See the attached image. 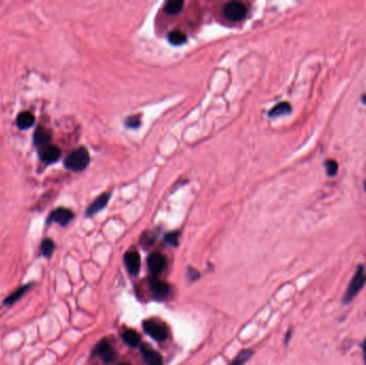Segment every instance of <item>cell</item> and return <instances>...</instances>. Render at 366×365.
Masks as SVG:
<instances>
[{
    "instance_id": "obj_19",
    "label": "cell",
    "mask_w": 366,
    "mask_h": 365,
    "mask_svg": "<svg viewBox=\"0 0 366 365\" xmlns=\"http://www.w3.org/2000/svg\"><path fill=\"white\" fill-rule=\"evenodd\" d=\"M291 111V106L287 102H282L280 104H277L276 106L270 110L269 116L270 117H280L283 115H287Z\"/></svg>"
},
{
    "instance_id": "obj_5",
    "label": "cell",
    "mask_w": 366,
    "mask_h": 365,
    "mask_svg": "<svg viewBox=\"0 0 366 365\" xmlns=\"http://www.w3.org/2000/svg\"><path fill=\"white\" fill-rule=\"evenodd\" d=\"M73 219H74V213L72 211L67 208L60 207V208H56L51 212L46 219V224L47 225H50V224L56 223L58 224V225L64 227V226H67Z\"/></svg>"
},
{
    "instance_id": "obj_15",
    "label": "cell",
    "mask_w": 366,
    "mask_h": 365,
    "mask_svg": "<svg viewBox=\"0 0 366 365\" xmlns=\"http://www.w3.org/2000/svg\"><path fill=\"white\" fill-rule=\"evenodd\" d=\"M141 352H143L145 360L148 365H163V360L160 353L151 349L150 347L145 345L141 348Z\"/></svg>"
},
{
    "instance_id": "obj_16",
    "label": "cell",
    "mask_w": 366,
    "mask_h": 365,
    "mask_svg": "<svg viewBox=\"0 0 366 365\" xmlns=\"http://www.w3.org/2000/svg\"><path fill=\"white\" fill-rule=\"evenodd\" d=\"M122 339L125 340V343L129 345L132 348H135V347H138L140 344V338L136 331L134 330H128L125 333L122 334Z\"/></svg>"
},
{
    "instance_id": "obj_14",
    "label": "cell",
    "mask_w": 366,
    "mask_h": 365,
    "mask_svg": "<svg viewBox=\"0 0 366 365\" xmlns=\"http://www.w3.org/2000/svg\"><path fill=\"white\" fill-rule=\"evenodd\" d=\"M35 118L30 111H22L16 117V126L22 131L30 129L34 125Z\"/></svg>"
},
{
    "instance_id": "obj_22",
    "label": "cell",
    "mask_w": 366,
    "mask_h": 365,
    "mask_svg": "<svg viewBox=\"0 0 366 365\" xmlns=\"http://www.w3.org/2000/svg\"><path fill=\"white\" fill-rule=\"evenodd\" d=\"M326 167H327V174L329 176H335L336 172L339 169V165L334 160H328L326 162Z\"/></svg>"
},
{
    "instance_id": "obj_1",
    "label": "cell",
    "mask_w": 366,
    "mask_h": 365,
    "mask_svg": "<svg viewBox=\"0 0 366 365\" xmlns=\"http://www.w3.org/2000/svg\"><path fill=\"white\" fill-rule=\"evenodd\" d=\"M89 163L90 156L85 147H79L73 150L63 161L64 167L72 172H81L88 167Z\"/></svg>"
},
{
    "instance_id": "obj_11",
    "label": "cell",
    "mask_w": 366,
    "mask_h": 365,
    "mask_svg": "<svg viewBox=\"0 0 366 365\" xmlns=\"http://www.w3.org/2000/svg\"><path fill=\"white\" fill-rule=\"evenodd\" d=\"M109 198H110L109 193H105V194H102V195H100L96 200H94L93 203L90 204L89 207L87 208L86 216H88V217L93 216V215H96L98 212L103 210L106 207V206H107V204L109 202Z\"/></svg>"
},
{
    "instance_id": "obj_27",
    "label": "cell",
    "mask_w": 366,
    "mask_h": 365,
    "mask_svg": "<svg viewBox=\"0 0 366 365\" xmlns=\"http://www.w3.org/2000/svg\"><path fill=\"white\" fill-rule=\"evenodd\" d=\"M119 365H130L129 363H121V364H119Z\"/></svg>"
},
{
    "instance_id": "obj_21",
    "label": "cell",
    "mask_w": 366,
    "mask_h": 365,
    "mask_svg": "<svg viewBox=\"0 0 366 365\" xmlns=\"http://www.w3.org/2000/svg\"><path fill=\"white\" fill-rule=\"evenodd\" d=\"M253 355V351L252 350H243L241 351L239 355L237 356V358L235 359V360L230 363L229 365H244L247 361L250 360L251 357Z\"/></svg>"
},
{
    "instance_id": "obj_25",
    "label": "cell",
    "mask_w": 366,
    "mask_h": 365,
    "mask_svg": "<svg viewBox=\"0 0 366 365\" xmlns=\"http://www.w3.org/2000/svg\"><path fill=\"white\" fill-rule=\"evenodd\" d=\"M362 350H363V358H364V363L366 365V339L362 343Z\"/></svg>"
},
{
    "instance_id": "obj_3",
    "label": "cell",
    "mask_w": 366,
    "mask_h": 365,
    "mask_svg": "<svg viewBox=\"0 0 366 365\" xmlns=\"http://www.w3.org/2000/svg\"><path fill=\"white\" fill-rule=\"evenodd\" d=\"M145 332L157 341H163L167 339L168 331L167 327L164 322L156 319L145 320L143 323Z\"/></svg>"
},
{
    "instance_id": "obj_4",
    "label": "cell",
    "mask_w": 366,
    "mask_h": 365,
    "mask_svg": "<svg viewBox=\"0 0 366 365\" xmlns=\"http://www.w3.org/2000/svg\"><path fill=\"white\" fill-rule=\"evenodd\" d=\"M247 9L245 5L239 1L228 2L223 8V15L230 22H240L245 19Z\"/></svg>"
},
{
    "instance_id": "obj_8",
    "label": "cell",
    "mask_w": 366,
    "mask_h": 365,
    "mask_svg": "<svg viewBox=\"0 0 366 365\" xmlns=\"http://www.w3.org/2000/svg\"><path fill=\"white\" fill-rule=\"evenodd\" d=\"M166 257L161 253L155 252L148 257V267L150 272L155 275L160 274L166 267Z\"/></svg>"
},
{
    "instance_id": "obj_2",
    "label": "cell",
    "mask_w": 366,
    "mask_h": 365,
    "mask_svg": "<svg viewBox=\"0 0 366 365\" xmlns=\"http://www.w3.org/2000/svg\"><path fill=\"white\" fill-rule=\"evenodd\" d=\"M366 284V273L363 264H359L355 275L352 276V279L348 285L347 290L343 297V302L344 304H349L353 299H355L358 293L362 290V288Z\"/></svg>"
},
{
    "instance_id": "obj_23",
    "label": "cell",
    "mask_w": 366,
    "mask_h": 365,
    "mask_svg": "<svg viewBox=\"0 0 366 365\" xmlns=\"http://www.w3.org/2000/svg\"><path fill=\"white\" fill-rule=\"evenodd\" d=\"M178 239H179V233H169L166 235V237H165V241L173 246L178 245Z\"/></svg>"
},
{
    "instance_id": "obj_17",
    "label": "cell",
    "mask_w": 366,
    "mask_h": 365,
    "mask_svg": "<svg viewBox=\"0 0 366 365\" xmlns=\"http://www.w3.org/2000/svg\"><path fill=\"white\" fill-rule=\"evenodd\" d=\"M55 249H56L55 242L50 238H45L44 240H42V242H41V245H40L41 255H42L44 258H51Z\"/></svg>"
},
{
    "instance_id": "obj_18",
    "label": "cell",
    "mask_w": 366,
    "mask_h": 365,
    "mask_svg": "<svg viewBox=\"0 0 366 365\" xmlns=\"http://www.w3.org/2000/svg\"><path fill=\"white\" fill-rule=\"evenodd\" d=\"M184 2L182 0H170L164 5V11L169 15H177L180 13Z\"/></svg>"
},
{
    "instance_id": "obj_12",
    "label": "cell",
    "mask_w": 366,
    "mask_h": 365,
    "mask_svg": "<svg viewBox=\"0 0 366 365\" xmlns=\"http://www.w3.org/2000/svg\"><path fill=\"white\" fill-rule=\"evenodd\" d=\"M126 266L131 274H137L140 270V257L137 252L130 251L125 255Z\"/></svg>"
},
{
    "instance_id": "obj_9",
    "label": "cell",
    "mask_w": 366,
    "mask_h": 365,
    "mask_svg": "<svg viewBox=\"0 0 366 365\" xmlns=\"http://www.w3.org/2000/svg\"><path fill=\"white\" fill-rule=\"evenodd\" d=\"M52 134L43 127L39 126L33 133V145L40 150L51 145Z\"/></svg>"
},
{
    "instance_id": "obj_26",
    "label": "cell",
    "mask_w": 366,
    "mask_h": 365,
    "mask_svg": "<svg viewBox=\"0 0 366 365\" xmlns=\"http://www.w3.org/2000/svg\"><path fill=\"white\" fill-rule=\"evenodd\" d=\"M362 100H363V102H364V103H366V96H364Z\"/></svg>"
},
{
    "instance_id": "obj_10",
    "label": "cell",
    "mask_w": 366,
    "mask_h": 365,
    "mask_svg": "<svg viewBox=\"0 0 366 365\" xmlns=\"http://www.w3.org/2000/svg\"><path fill=\"white\" fill-rule=\"evenodd\" d=\"M150 289L153 292V294H155L156 298H157L158 300H164L166 299L169 294L170 288L167 283H165L157 278H152L150 280Z\"/></svg>"
},
{
    "instance_id": "obj_7",
    "label": "cell",
    "mask_w": 366,
    "mask_h": 365,
    "mask_svg": "<svg viewBox=\"0 0 366 365\" xmlns=\"http://www.w3.org/2000/svg\"><path fill=\"white\" fill-rule=\"evenodd\" d=\"M39 156L45 164H54L61 156V150L57 146L50 145L39 150Z\"/></svg>"
},
{
    "instance_id": "obj_24",
    "label": "cell",
    "mask_w": 366,
    "mask_h": 365,
    "mask_svg": "<svg viewBox=\"0 0 366 365\" xmlns=\"http://www.w3.org/2000/svg\"><path fill=\"white\" fill-rule=\"evenodd\" d=\"M127 126L129 128H132V129H136L139 127L140 125V121L137 117H130L127 119Z\"/></svg>"
},
{
    "instance_id": "obj_20",
    "label": "cell",
    "mask_w": 366,
    "mask_h": 365,
    "mask_svg": "<svg viewBox=\"0 0 366 365\" xmlns=\"http://www.w3.org/2000/svg\"><path fill=\"white\" fill-rule=\"evenodd\" d=\"M186 35L180 30H173L168 33V41L173 45H182L186 42Z\"/></svg>"
},
{
    "instance_id": "obj_6",
    "label": "cell",
    "mask_w": 366,
    "mask_h": 365,
    "mask_svg": "<svg viewBox=\"0 0 366 365\" xmlns=\"http://www.w3.org/2000/svg\"><path fill=\"white\" fill-rule=\"evenodd\" d=\"M94 353L101 359L104 363H111L115 360V351L107 339H102L96 346Z\"/></svg>"
},
{
    "instance_id": "obj_13",
    "label": "cell",
    "mask_w": 366,
    "mask_h": 365,
    "mask_svg": "<svg viewBox=\"0 0 366 365\" xmlns=\"http://www.w3.org/2000/svg\"><path fill=\"white\" fill-rule=\"evenodd\" d=\"M32 283H29V284H26V285H23L21 287L17 288V289H15L13 292H11L9 296L5 298L3 300V304L4 305H13L14 303H16L17 301H20V300L25 296V294L31 289L32 287Z\"/></svg>"
}]
</instances>
